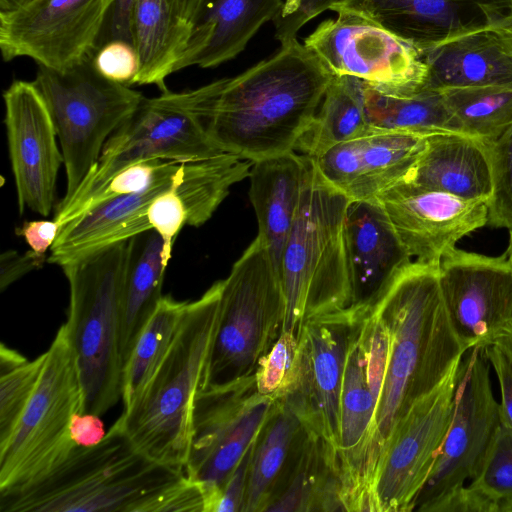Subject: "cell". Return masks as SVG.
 Wrapping results in <instances>:
<instances>
[{"instance_id":"ba28073f","label":"cell","mask_w":512,"mask_h":512,"mask_svg":"<svg viewBox=\"0 0 512 512\" xmlns=\"http://www.w3.org/2000/svg\"><path fill=\"white\" fill-rule=\"evenodd\" d=\"M222 285L218 326L202 389L254 375L279 337L286 303L279 273L257 235Z\"/></svg>"},{"instance_id":"f6af8a7d","label":"cell","mask_w":512,"mask_h":512,"mask_svg":"<svg viewBox=\"0 0 512 512\" xmlns=\"http://www.w3.org/2000/svg\"><path fill=\"white\" fill-rule=\"evenodd\" d=\"M46 256L32 250L21 255L17 251H7L0 260V288L4 290L28 272L39 269L47 261Z\"/></svg>"},{"instance_id":"6da1fadb","label":"cell","mask_w":512,"mask_h":512,"mask_svg":"<svg viewBox=\"0 0 512 512\" xmlns=\"http://www.w3.org/2000/svg\"><path fill=\"white\" fill-rule=\"evenodd\" d=\"M1 512H204L183 469L141 452L119 417L96 445L76 447L42 480L0 492Z\"/></svg>"},{"instance_id":"d590c367","label":"cell","mask_w":512,"mask_h":512,"mask_svg":"<svg viewBox=\"0 0 512 512\" xmlns=\"http://www.w3.org/2000/svg\"><path fill=\"white\" fill-rule=\"evenodd\" d=\"M465 495L467 512H507L512 505V429L503 422Z\"/></svg>"},{"instance_id":"db71d44e","label":"cell","mask_w":512,"mask_h":512,"mask_svg":"<svg viewBox=\"0 0 512 512\" xmlns=\"http://www.w3.org/2000/svg\"><path fill=\"white\" fill-rule=\"evenodd\" d=\"M502 337L504 338V340L506 341L507 345L509 346V348L512 352V329L509 332L502 335Z\"/></svg>"},{"instance_id":"c3c4849f","label":"cell","mask_w":512,"mask_h":512,"mask_svg":"<svg viewBox=\"0 0 512 512\" xmlns=\"http://www.w3.org/2000/svg\"><path fill=\"white\" fill-rule=\"evenodd\" d=\"M136 0H114L109 16V40H122L134 45L133 19Z\"/></svg>"},{"instance_id":"8fae6325","label":"cell","mask_w":512,"mask_h":512,"mask_svg":"<svg viewBox=\"0 0 512 512\" xmlns=\"http://www.w3.org/2000/svg\"><path fill=\"white\" fill-rule=\"evenodd\" d=\"M502 422L483 348L461 360L451 425L415 505L421 512H459L466 488L477 476Z\"/></svg>"},{"instance_id":"ffe728a7","label":"cell","mask_w":512,"mask_h":512,"mask_svg":"<svg viewBox=\"0 0 512 512\" xmlns=\"http://www.w3.org/2000/svg\"><path fill=\"white\" fill-rule=\"evenodd\" d=\"M427 138L369 125L310 159L321 176L351 201L374 200L406 178Z\"/></svg>"},{"instance_id":"ac0fdd59","label":"cell","mask_w":512,"mask_h":512,"mask_svg":"<svg viewBox=\"0 0 512 512\" xmlns=\"http://www.w3.org/2000/svg\"><path fill=\"white\" fill-rule=\"evenodd\" d=\"M4 123L19 213L48 216L63 156L47 104L35 83L15 80L3 93Z\"/></svg>"},{"instance_id":"52a82bcc","label":"cell","mask_w":512,"mask_h":512,"mask_svg":"<svg viewBox=\"0 0 512 512\" xmlns=\"http://www.w3.org/2000/svg\"><path fill=\"white\" fill-rule=\"evenodd\" d=\"M214 81L196 89L144 97L133 114L109 137L102 153L72 197L58 206L54 220L62 227L95 191L129 164L146 159L180 163L223 154L210 138L206 114Z\"/></svg>"},{"instance_id":"83f0119b","label":"cell","mask_w":512,"mask_h":512,"mask_svg":"<svg viewBox=\"0 0 512 512\" xmlns=\"http://www.w3.org/2000/svg\"><path fill=\"white\" fill-rule=\"evenodd\" d=\"M308 158L296 151L252 162L249 196L260 236L280 276L285 242L301 199Z\"/></svg>"},{"instance_id":"f546056e","label":"cell","mask_w":512,"mask_h":512,"mask_svg":"<svg viewBox=\"0 0 512 512\" xmlns=\"http://www.w3.org/2000/svg\"><path fill=\"white\" fill-rule=\"evenodd\" d=\"M266 511H345L337 451L310 425L283 487Z\"/></svg>"},{"instance_id":"9c48e42d","label":"cell","mask_w":512,"mask_h":512,"mask_svg":"<svg viewBox=\"0 0 512 512\" xmlns=\"http://www.w3.org/2000/svg\"><path fill=\"white\" fill-rule=\"evenodd\" d=\"M84 412V393L65 323L44 353L33 394L12 435L0 446V492L34 484L75 450L74 414Z\"/></svg>"},{"instance_id":"60d3db41","label":"cell","mask_w":512,"mask_h":512,"mask_svg":"<svg viewBox=\"0 0 512 512\" xmlns=\"http://www.w3.org/2000/svg\"><path fill=\"white\" fill-rule=\"evenodd\" d=\"M92 63L106 79L127 86L133 85L139 72V57L134 45L122 40L107 41L97 48Z\"/></svg>"},{"instance_id":"5bb4252c","label":"cell","mask_w":512,"mask_h":512,"mask_svg":"<svg viewBox=\"0 0 512 512\" xmlns=\"http://www.w3.org/2000/svg\"><path fill=\"white\" fill-rule=\"evenodd\" d=\"M460 362L395 428L374 483L372 512L414 511L453 419Z\"/></svg>"},{"instance_id":"b9f144b4","label":"cell","mask_w":512,"mask_h":512,"mask_svg":"<svg viewBox=\"0 0 512 512\" xmlns=\"http://www.w3.org/2000/svg\"><path fill=\"white\" fill-rule=\"evenodd\" d=\"M341 0H283V5L272 21L275 38L280 44L297 38L299 30L309 21L330 10Z\"/></svg>"},{"instance_id":"d6986e66","label":"cell","mask_w":512,"mask_h":512,"mask_svg":"<svg viewBox=\"0 0 512 512\" xmlns=\"http://www.w3.org/2000/svg\"><path fill=\"white\" fill-rule=\"evenodd\" d=\"M377 200L415 261L440 263L464 236L487 225L488 202L399 182Z\"/></svg>"},{"instance_id":"4dcf8cb0","label":"cell","mask_w":512,"mask_h":512,"mask_svg":"<svg viewBox=\"0 0 512 512\" xmlns=\"http://www.w3.org/2000/svg\"><path fill=\"white\" fill-rule=\"evenodd\" d=\"M166 268L163 262V239L157 231L149 230L129 239L121 328L124 364L142 328L162 298Z\"/></svg>"},{"instance_id":"603a6c76","label":"cell","mask_w":512,"mask_h":512,"mask_svg":"<svg viewBox=\"0 0 512 512\" xmlns=\"http://www.w3.org/2000/svg\"><path fill=\"white\" fill-rule=\"evenodd\" d=\"M206 0H136L133 37L139 57L136 85L167 91L166 78L187 45Z\"/></svg>"},{"instance_id":"277c9868","label":"cell","mask_w":512,"mask_h":512,"mask_svg":"<svg viewBox=\"0 0 512 512\" xmlns=\"http://www.w3.org/2000/svg\"><path fill=\"white\" fill-rule=\"evenodd\" d=\"M223 281L188 302L165 357L120 418L148 457L183 469L188 461L192 412L202 389L219 318Z\"/></svg>"},{"instance_id":"f1b7e54d","label":"cell","mask_w":512,"mask_h":512,"mask_svg":"<svg viewBox=\"0 0 512 512\" xmlns=\"http://www.w3.org/2000/svg\"><path fill=\"white\" fill-rule=\"evenodd\" d=\"M229 194L223 176L203 162L184 163L171 182L149 204L146 219L163 239V262L167 267L172 246L185 226L207 222Z\"/></svg>"},{"instance_id":"484cf974","label":"cell","mask_w":512,"mask_h":512,"mask_svg":"<svg viewBox=\"0 0 512 512\" xmlns=\"http://www.w3.org/2000/svg\"><path fill=\"white\" fill-rule=\"evenodd\" d=\"M403 182L489 202L493 177L487 145L460 132L430 135L424 151Z\"/></svg>"},{"instance_id":"1f68e13d","label":"cell","mask_w":512,"mask_h":512,"mask_svg":"<svg viewBox=\"0 0 512 512\" xmlns=\"http://www.w3.org/2000/svg\"><path fill=\"white\" fill-rule=\"evenodd\" d=\"M365 87L366 83L354 76L333 75L314 121L295 151L314 158L366 129L370 124Z\"/></svg>"},{"instance_id":"3957f363","label":"cell","mask_w":512,"mask_h":512,"mask_svg":"<svg viewBox=\"0 0 512 512\" xmlns=\"http://www.w3.org/2000/svg\"><path fill=\"white\" fill-rule=\"evenodd\" d=\"M389 334L375 421V480L389 440L411 407L466 353L444 301L439 263L411 261L369 303Z\"/></svg>"},{"instance_id":"8d00e7d4","label":"cell","mask_w":512,"mask_h":512,"mask_svg":"<svg viewBox=\"0 0 512 512\" xmlns=\"http://www.w3.org/2000/svg\"><path fill=\"white\" fill-rule=\"evenodd\" d=\"M183 164L171 160L146 159L127 165L90 195L66 223L105 201L143 191L164 181L175 175Z\"/></svg>"},{"instance_id":"f5cc1de1","label":"cell","mask_w":512,"mask_h":512,"mask_svg":"<svg viewBox=\"0 0 512 512\" xmlns=\"http://www.w3.org/2000/svg\"><path fill=\"white\" fill-rule=\"evenodd\" d=\"M505 253L512 266V229L509 230V244Z\"/></svg>"},{"instance_id":"e575fe53","label":"cell","mask_w":512,"mask_h":512,"mask_svg":"<svg viewBox=\"0 0 512 512\" xmlns=\"http://www.w3.org/2000/svg\"><path fill=\"white\" fill-rule=\"evenodd\" d=\"M461 133L489 142L512 124V85L440 91Z\"/></svg>"},{"instance_id":"cb8c5ba5","label":"cell","mask_w":512,"mask_h":512,"mask_svg":"<svg viewBox=\"0 0 512 512\" xmlns=\"http://www.w3.org/2000/svg\"><path fill=\"white\" fill-rule=\"evenodd\" d=\"M282 5L283 0H206L175 71L212 68L235 58Z\"/></svg>"},{"instance_id":"681fc988","label":"cell","mask_w":512,"mask_h":512,"mask_svg":"<svg viewBox=\"0 0 512 512\" xmlns=\"http://www.w3.org/2000/svg\"><path fill=\"white\" fill-rule=\"evenodd\" d=\"M27 358L17 351L7 347L4 343L0 345V375L8 373L27 362Z\"/></svg>"},{"instance_id":"74e56055","label":"cell","mask_w":512,"mask_h":512,"mask_svg":"<svg viewBox=\"0 0 512 512\" xmlns=\"http://www.w3.org/2000/svg\"><path fill=\"white\" fill-rule=\"evenodd\" d=\"M488 148L493 194L488 202L487 224L512 229V124L497 138L485 142Z\"/></svg>"},{"instance_id":"5b68a950","label":"cell","mask_w":512,"mask_h":512,"mask_svg":"<svg viewBox=\"0 0 512 512\" xmlns=\"http://www.w3.org/2000/svg\"><path fill=\"white\" fill-rule=\"evenodd\" d=\"M349 202L308 158L301 199L280 263L286 303L282 331L299 338L308 319L354 304L345 232Z\"/></svg>"},{"instance_id":"7bdbcfd3","label":"cell","mask_w":512,"mask_h":512,"mask_svg":"<svg viewBox=\"0 0 512 512\" xmlns=\"http://www.w3.org/2000/svg\"><path fill=\"white\" fill-rule=\"evenodd\" d=\"M483 350L498 378L502 422L512 429V352L502 336Z\"/></svg>"},{"instance_id":"7a4b0ae2","label":"cell","mask_w":512,"mask_h":512,"mask_svg":"<svg viewBox=\"0 0 512 512\" xmlns=\"http://www.w3.org/2000/svg\"><path fill=\"white\" fill-rule=\"evenodd\" d=\"M332 74L297 38L244 72L215 80L206 115L213 142L255 162L295 151Z\"/></svg>"},{"instance_id":"4fadbf2b","label":"cell","mask_w":512,"mask_h":512,"mask_svg":"<svg viewBox=\"0 0 512 512\" xmlns=\"http://www.w3.org/2000/svg\"><path fill=\"white\" fill-rule=\"evenodd\" d=\"M303 44L335 76H354L382 92L410 95L425 87L428 68L411 44L360 14L339 9Z\"/></svg>"},{"instance_id":"30bf717a","label":"cell","mask_w":512,"mask_h":512,"mask_svg":"<svg viewBox=\"0 0 512 512\" xmlns=\"http://www.w3.org/2000/svg\"><path fill=\"white\" fill-rule=\"evenodd\" d=\"M92 57L64 71L39 66L33 81L47 104L63 156L66 192L58 206L76 192L109 137L144 98L100 75Z\"/></svg>"},{"instance_id":"d6a6232c","label":"cell","mask_w":512,"mask_h":512,"mask_svg":"<svg viewBox=\"0 0 512 512\" xmlns=\"http://www.w3.org/2000/svg\"><path fill=\"white\" fill-rule=\"evenodd\" d=\"M365 107L369 124L379 128L426 136L460 132L440 91L423 88L410 95H396L366 84Z\"/></svg>"},{"instance_id":"bcb514c9","label":"cell","mask_w":512,"mask_h":512,"mask_svg":"<svg viewBox=\"0 0 512 512\" xmlns=\"http://www.w3.org/2000/svg\"><path fill=\"white\" fill-rule=\"evenodd\" d=\"M60 227L55 220L25 221L16 233L22 236L33 252L46 256L52 247Z\"/></svg>"},{"instance_id":"ee69618b","label":"cell","mask_w":512,"mask_h":512,"mask_svg":"<svg viewBox=\"0 0 512 512\" xmlns=\"http://www.w3.org/2000/svg\"><path fill=\"white\" fill-rule=\"evenodd\" d=\"M254 443L219 490L212 512H242L246 493L249 462Z\"/></svg>"},{"instance_id":"4316f807","label":"cell","mask_w":512,"mask_h":512,"mask_svg":"<svg viewBox=\"0 0 512 512\" xmlns=\"http://www.w3.org/2000/svg\"><path fill=\"white\" fill-rule=\"evenodd\" d=\"M308 429L302 410L293 401L276 398L253 446L242 512L267 510L283 487Z\"/></svg>"},{"instance_id":"d4e9b609","label":"cell","mask_w":512,"mask_h":512,"mask_svg":"<svg viewBox=\"0 0 512 512\" xmlns=\"http://www.w3.org/2000/svg\"><path fill=\"white\" fill-rule=\"evenodd\" d=\"M421 56L428 68L424 88L512 85V47L494 25L447 40Z\"/></svg>"},{"instance_id":"816d5d0a","label":"cell","mask_w":512,"mask_h":512,"mask_svg":"<svg viewBox=\"0 0 512 512\" xmlns=\"http://www.w3.org/2000/svg\"><path fill=\"white\" fill-rule=\"evenodd\" d=\"M28 0H0L1 11L10 10L25 3Z\"/></svg>"},{"instance_id":"7402d4cb","label":"cell","mask_w":512,"mask_h":512,"mask_svg":"<svg viewBox=\"0 0 512 512\" xmlns=\"http://www.w3.org/2000/svg\"><path fill=\"white\" fill-rule=\"evenodd\" d=\"M345 232L353 305L370 303L413 260L377 199L350 200Z\"/></svg>"},{"instance_id":"f907efd6","label":"cell","mask_w":512,"mask_h":512,"mask_svg":"<svg viewBox=\"0 0 512 512\" xmlns=\"http://www.w3.org/2000/svg\"><path fill=\"white\" fill-rule=\"evenodd\" d=\"M507 38L512 47V9L494 24Z\"/></svg>"},{"instance_id":"8992f818","label":"cell","mask_w":512,"mask_h":512,"mask_svg":"<svg viewBox=\"0 0 512 512\" xmlns=\"http://www.w3.org/2000/svg\"><path fill=\"white\" fill-rule=\"evenodd\" d=\"M129 239L61 266L69 284L65 323L84 393V412L103 415L122 398L121 328Z\"/></svg>"},{"instance_id":"836d02e7","label":"cell","mask_w":512,"mask_h":512,"mask_svg":"<svg viewBox=\"0 0 512 512\" xmlns=\"http://www.w3.org/2000/svg\"><path fill=\"white\" fill-rule=\"evenodd\" d=\"M187 303V301H178L171 295L162 296L142 328L124 364L121 398L123 410L133 404L165 357Z\"/></svg>"},{"instance_id":"2e32d148","label":"cell","mask_w":512,"mask_h":512,"mask_svg":"<svg viewBox=\"0 0 512 512\" xmlns=\"http://www.w3.org/2000/svg\"><path fill=\"white\" fill-rule=\"evenodd\" d=\"M364 304L313 317L301 327L293 382L282 397L299 404L307 423L338 451L340 397L351 340Z\"/></svg>"},{"instance_id":"e0dca14e","label":"cell","mask_w":512,"mask_h":512,"mask_svg":"<svg viewBox=\"0 0 512 512\" xmlns=\"http://www.w3.org/2000/svg\"><path fill=\"white\" fill-rule=\"evenodd\" d=\"M448 314L465 351L483 348L512 329V266L455 247L439 263Z\"/></svg>"},{"instance_id":"44dd1931","label":"cell","mask_w":512,"mask_h":512,"mask_svg":"<svg viewBox=\"0 0 512 512\" xmlns=\"http://www.w3.org/2000/svg\"><path fill=\"white\" fill-rule=\"evenodd\" d=\"M360 14L425 51L453 38L493 26L512 0H341L330 10Z\"/></svg>"},{"instance_id":"7c38bea8","label":"cell","mask_w":512,"mask_h":512,"mask_svg":"<svg viewBox=\"0 0 512 512\" xmlns=\"http://www.w3.org/2000/svg\"><path fill=\"white\" fill-rule=\"evenodd\" d=\"M275 403L276 398L257 391L254 375L197 392L185 473L202 490L204 512H212L219 490L257 439Z\"/></svg>"},{"instance_id":"ab89813d","label":"cell","mask_w":512,"mask_h":512,"mask_svg":"<svg viewBox=\"0 0 512 512\" xmlns=\"http://www.w3.org/2000/svg\"><path fill=\"white\" fill-rule=\"evenodd\" d=\"M298 340L295 334L281 331L270 350L260 358L254 377L261 395L279 398L289 390L294 379Z\"/></svg>"},{"instance_id":"f35d334b","label":"cell","mask_w":512,"mask_h":512,"mask_svg":"<svg viewBox=\"0 0 512 512\" xmlns=\"http://www.w3.org/2000/svg\"><path fill=\"white\" fill-rule=\"evenodd\" d=\"M44 353L0 375V446L12 435L37 385Z\"/></svg>"},{"instance_id":"7dc6e473","label":"cell","mask_w":512,"mask_h":512,"mask_svg":"<svg viewBox=\"0 0 512 512\" xmlns=\"http://www.w3.org/2000/svg\"><path fill=\"white\" fill-rule=\"evenodd\" d=\"M100 416L78 412L70 423V436L78 447H90L98 444L106 435Z\"/></svg>"},{"instance_id":"9a60e30c","label":"cell","mask_w":512,"mask_h":512,"mask_svg":"<svg viewBox=\"0 0 512 512\" xmlns=\"http://www.w3.org/2000/svg\"><path fill=\"white\" fill-rule=\"evenodd\" d=\"M114 0H28L0 11L4 61L33 59L64 71L92 57Z\"/></svg>"}]
</instances>
